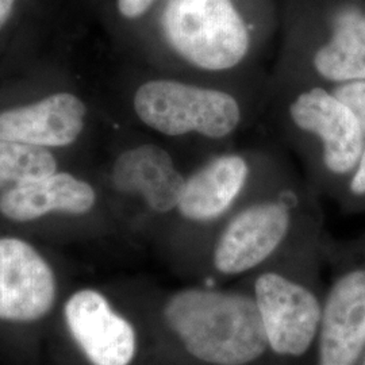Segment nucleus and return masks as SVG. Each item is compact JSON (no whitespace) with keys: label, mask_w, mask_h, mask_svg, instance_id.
I'll use <instances>...</instances> for the list:
<instances>
[{"label":"nucleus","mask_w":365,"mask_h":365,"mask_svg":"<svg viewBox=\"0 0 365 365\" xmlns=\"http://www.w3.org/2000/svg\"><path fill=\"white\" fill-rule=\"evenodd\" d=\"M163 30L172 49L205 71H227L248 54V27L232 0H168Z\"/></svg>","instance_id":"nucleus-2"},{"label":"nucleus","mask_w":365,"mask_h":365,"mask_svg":"<svg viewBox=\"0 0 365 365\" xmlns=\"http://www.w3.org/2000/svg\"><path fill=\"white\" fill-rule=\"evenodd\" d=\"M66 319L72 337L92 364H130L135 353L134 329L99 292H76L66 303Z\"/></svg>","instance_id":"nucleus-8"},{"label":"nucleus","mask_w":365,"mask_h":365,"mask_svg":"<svg viewBox=\"0 0 365 365\" xmlns=\"http://www.w3.org/2000/svg\"><path fill=\"white\" fill-rule=\"evenodd\" d=\"M56 173V161L45 148L0 138V188Z\"/></svg>","instance_id":"nucleus-15"},{"label":"nucleus","mask_w":365,"mask_h":365,"mask_svg":"<svg viewBox=\"0 0 365 365\" xmlns=\"http://www.w3.org/2000/svg\"><path fill=\"white\" fill-rule=\"evenodd\" d=\"M185 179L168 152L156 145H143L118 157L113 184L118 191L143 196L157 212L178 207Z\"/></svg>","instance_id":"nucleus-11"},{"label":"nucleus","mask_w":365,"mask_h":365,"mask_svg":"<svg viewBox=\"0 0 365 365\" xmlns=\"http://www.w3.org/2000/svg\"><path fill=\"white\" fill-rule=\"evenodd\" d=\"M364 365H365V361H364Z\"/></svg>","instance_id":"nucleus-20"},{"label":"nucleus","mask_w":365,"mask_h":365,"mask_svg":"<svg viewBox=\"0 0 365 365\" xmlns=\"http://www.w3.org/2000/svg\"><path fill=\"white\" fill-rule=\"evenodd\" d=\"M95 203L91 185L68 173H53L14 185L0 195V212L13 221H31L53 211L86 214Z\"/></svg>","instance_id":"nucleus-12"},{"label":"nucleus","mask_w":365,"mask_h":365,"mask_svg":"<svg viewBox=\"0 0 365 365\" xmlns=\"http://www.w3.org/2000/svg\"><path fill=\"white\" fill-rule=\"evenodd\" d=\"M289 115L299 129L321 138L327 170L342 175L356 168L365 148L364 133L333 93L319 87L302 92L291 103Z\"/></svg>","instance_id":"nucleus-6"},{"label":"nucleus","mask_w":365,"mask_h":365,"mask_svg":"<svg viewBox=\"0 0 365 365\" xmlns=\"http://www.w3.org/2000/svg\"><path fill=\"white\" fill-rule=\"evenodd\" d=\"M134 110L145 125L173 137L197 133L220 140L230 135L241 120L240 106L230 93L176 80L143 84L135 92Z\"/></svg>","instance_id":"nucleus-3"},{"label":"nucleus","mask_w":365,"mask_h":365,"mask_svg":"<svg viewBox=\"0 0 365 365\" xmlns=\"http://www.w3.org/2000/svg\"><path fill=\"white\" fill-rule=\"evenodd\" d=\"M167 325L195 359L214 365H245L268 348L256 300L242 294L184 289L164 309Z\"/></svg>","instance_id":"nucleus-1"},{"label":"nucleus","mask_w":365,"mask_h":365,"mask_svg":"<svg viewBox=\"0 0 365 365\" xmlns=\"http://www.w3.org/2000/svg\"><path fill=\"white\" fill-rule=\"evenodd\" d=\"M289 227L287 209L279 203L253 205L235 215L214 250V265L225 274L247 272L267 260Z\"/></svg>","instance_id":"nucleus-7"},{"label":"nucleus","mask_w":365,"mask_h":365,"mask_svg":"<svg viewBox=\"0 0 365 365\" xmlns=\"http://www.w3.org/2000/svg\"><path fill=\"white\" fill-rule=\"evenodd\" d=\"M319 327V365H354L365 346V271L334 284Z\"/></svg>","instance_id":"nucleus-9"},{"label":"nucleus","mask_w":365,"mask_h":365,"mask_svg":"<svg viewBox=\"0 0 365 365\" xmlns=\"http://www.w3.org/2000/svg\"><path fill=\"white\" fill-rule=\"evenodd\" d=\"M255 295L268 346L283 356L307 352L322 317L313 294L282 274L268 272L257 279Z\"/></svg>","instance_id":"nucleus-4"},{"label":"nucleus","mask_w":365,"mask_h":365,"mask_svg":"<svg viewBox=\"0 0 365 365\" xmlns=\"http://www.w3.org/2000/svg\"><path fill=\"white\" fill-rule=\"evenodd\" d=\"M333 95L352 111L365 135V80L342 83Z\"/></svg>","instance_id":"nucleus-16"},{"label":"nucleus","mask_w":365,"mask_h":365,"mask_svg":"<svg viewBox=\"0 0 365 365\" xmlns=\"http://www.w3.org/2000/svg\"><path fill=\"white\" fill-rule=\"evenodd\" d=\"M351 191L356 195H364L365 194V148L363 155L360 157V161L357 164V170L351 182Z\"/></svg>","instance_id":"nucleus-18"},{"label":"nucleus","mask_w":365,"mask_h":365,"mask_svg":"<svg viewBox=\"0 0 365 365\" xmlns=\"http://www.w3.org/2000/svg\"><path fill=\"white\" fill-rule=\"evenodd\" d=\"M248 175V164L242 157H217L185 179L178 209L190 221L215 220L241 194Z\"/></svg>","instance_id":"nucleus-13"},{"label":"nucleus","mask_w":365,"mask_h":365,"mask_svg":"<svg viewBox=\"0 0 365 365\" xmlns=\"http://www.w3.org/2000/svg\"><path fill=\"white\" fill-rule=\"evenodd\" d=\"M16 0H0V29L4 26L14 11Z\"/></svg>","instance_id":"nucleus-19"},{"label":"nucleus","mask_w":365,"mask_h":365,"mask_svg":"<svg viewBox=\"0 0 365 365\" xmlns=\"http://www.w3.org/2000/svg\"><path fill=\"white\" fill-rule=\"evenodd\" d=\"M156 0H117L119 14L126 19H137L143 16Z\"/></svg>","instance_id":"nucleus-17"},{"label":"nucleus","mask_w":365,"mask_h":365,"mask_svg":"<svg viewBox=\"0 0 365 365\" xmlns=\"http://www.w3.org/2000/svg\"><path fill=\"white\" fill-rule=\"evenodd\" d=\"M86 106L72 93H54L38 103L0 113V138L34 146H66L84 128Z\"/></svg>","instance_id":"nucleus-10"},{"label":"nucleus","mask_w":365,"mask_h":365,"mask_svg":"<svg viewBox=\"0 0 365 365\" xmlns=\"http://www.w3.org/2000/svg\"><path fill=\"white\" fill-rule=\"evenodd\" d=\"M318 75L330 81L365 80V14L339 18L330 41L314 56Z\"/></svg>","instance_id":"nucleus-14"},{"label":"nucleus","mask_w":365,"mask_h":365,"mask_svg":"<svg viewBox=\"0 0 365 365\" xmlns=\"http://www.w3.org/2000/svg\"><path fill=\"white\" fill-rule=\"evenodd\" d=\"M54 297V274L36 249L16 238H1L0 319H39L52 309Z\"/></svg>","instance_id":"nucleus-5"}]
</instances>
